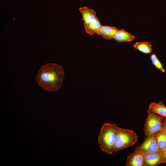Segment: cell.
Listing matches in <instances>:
<instances>
[{"label":"cell","instance_id":"1","mask_svg":"<svg viewBox=\"0 0 166 166\" xmlns=\"http://www.w3.org/2000/svg\"><path fill=\"white\" fill-rule=\"evenodd\" d=\"M64 78V69L62 66L47 63L42 65L38 70L35 81L44 90L53 92L61 88Z\"/></svg>","mask_w":166,"mask_h":166},{"label":"cell","instance_id":"2","mask_svg":"<svg viewBox=\"0 0 166 166\" xmlns=\"http://www.w3.org/2000/svg\"><path fill=\"white\" fill-rule=\"evenodd\" d=\"M118 126L114 124L105 122L102 125L98 139L101 151L110 155L114 152Z\"/></svg>","mask_w":166,"mask_h":166},{"label":"cell","instance_id":"3","mask_svg":"<svg viewBox=\"0 0 166 166\" xmlns=\"http://www.w3.org/2000/svg\"><path fill=\"white\" fill-rule=\"evenodd\" d=\"M138 137L133 130L118 126L114 152L133 145L137 141Z\"/></svg>","mask_w":166,"mask_h":166},{"label":"cell","instance_id":"4","mask_svg":"<svg viewBox=\"0 0 166 166\" xmlns=\"http://www.w3.org/2000/svg\"><path fill=\"white\" fill-rule=\"evenodd\" d=\"M148 116L144 129V140L152 136L157 132L164 129L165 117L158 114L147 111Z\"/></svg>","mask_w":166,"mask_h":166},{"label":"cell","instance_id":"5","mask_svg":"<svg viewBox=\"0 0 166 166\" xmlns=\"http://www.w3.org/2000/svg\"><path fill=\"white\" fill-rule=\"evenodd\" d=\"M134 150L140 152L144 154L153 152L162 153V151L158 146L154 136L144 140L140 145L136 146Z\"/></svg>","mask_w":166,"mask_h":166},{"label":"cell","instance_id":"6","mask_svg":"<svg viewBox=\"0 0 166 166\" xmlns=\"http://www.w3.org/2000/svg\"><path fill=\"white\" fill-rule=\"evenodd\" d=\"M163 163H166V161L162 153L144 154V166H156Z\"/></svg>","mask_w":166,"mask_h":166},{"label":"cell","instance_id":"7","mask_svg":"<svg viewBox=\"0 0 166 166\" xmlns=\"http://www.w3.org/2000/svg\"><path fill=\"white\" fill-rule=\"evenodd\" d=\"M126 166H144V153L133 150L127 158Z\"/></svg>","mask_w":166,"mask_h":166},{"label":"cell","instance_id":"8","mask_svg":"<svg viewBox=\"0 0 166 166\" xmlns=\"http://www.w3.org/2000/svg\"><path fill=\"white\" fill-rule=\"evenodd\" d=\"M79 10L82 15L84 27L89 24L97 18L95 11L86 6L80 8Z\"/></svg>","mask_w":166,"mask_h":166},{"label":"cell","instance_id":"9","mask_svg":"<svg viewBox=\"0 0 166 166\" xmlns=\"http://www.w3.org/2000/svg\"><path fill=\"white\" fill-rule=\"evenodd\" d=\"M118 30L115 27L102 26L97 34L106 39L110 40L113 38Z\"/></svg>","mask_w":166,"mask_h":166},{"label":"cell","instance_id":"10","mask_svg":"<svg viewBox=\"0 0 166 166\" xmlns=\"http://www.w3.org/2000/svg\"><path fill=\"white\" fill-rule=\"evenodd\" d=\"M147 111L158 114L166 118V106L161 101L158 103L152 102L149 105Z\"/></svg>","mask_w":166,"mask_h":166},{"label":"cell","instance_id":"11","mask_svg":"<svg viewBox=\"0 0 166 166\" xmlns=\"http://www.w3.org/2000/svg\"><path fill=\"white\" fill-rule=\"evenodd\" d=\"M135 38V36L122 29L118 30L113 39L117 42H131Z\"/></svg>","mask_w":166,"mask_h":166},{"label":"cell","instance_id":"12","mask_svg":"<svg viewBox=\"0 0 166 166\" xmlns=\"http://www.w3.org/2000/svg\"><path fill=\"white\" fill-rule=\"evenodd\" d=\"M159 147L162 152L166 150V132L164 130L156 133L153 135Z\"/></svg>","mask_w":166,"mask_h":166},{"label":"cell","instance_id":"13","mask_svg":"<svg viewBox=\"0 0 166 166\" xmlns=\"http://www.w3.org/2000/svg\"><path fill=\"white\" fill-rule=\"evenodd\" d=\"M102 25L97 18L84 27L85 31L91 35L97 34Z\"/></svg>","mask_w":166,"mask_h":166},{"label":"cell","instance_id":"14","mask_svg":"<svg viewBox=\"0 0 166 166\" xmlns=\"http://www.w3.org/2000/svg\"><path fill=\"white\" fill-rule=\"evenodd\" d=\"M152 46L150 42H136L133 45L135 49L144 54H149L152 52Z\"/></svg>","mask_w":166,"mask_h":166},{"label":"cell","instance_id":"15","mask_svg":"<svg viewBox=\"0 0 166 166\" xmlns=\"http://www.w3.org/2000/svg\"><path fill=\"white\" fill-rule=\"evenodd\" d=\"M150 58L152 64L154 65L156 69L160 70L163 73L165 72V70L164 68L162 63L155 54H152Z\"/></svg>","mask_w":166,"mask_h":166},{"label":"cell","instance_id":"16","mask_svg":"<svg viewBox=\"0 0 166 166\" xmlns=\"http://www.w3.org/2000/svg\"><path fill=\"white\" fill-rule=\"evenodd\" d=\"M166 132V118L165 117L164 122V129Z\"/></svg>","mask_w":166,"mask_h":166},{"label":"cell","instance_id":"17","mask_svg":"<svg viewBox=\"0 0 166 166\" xmlns=\"http://www.w3.org/2000/svg\"><path fill=\"white\" fill-rule=\"evenodd\" d=\"M163 155L164 156V157L166 161V150L162 152Z\"/></svg>","mask_w":166,"mask_h":166}]
</instances>
